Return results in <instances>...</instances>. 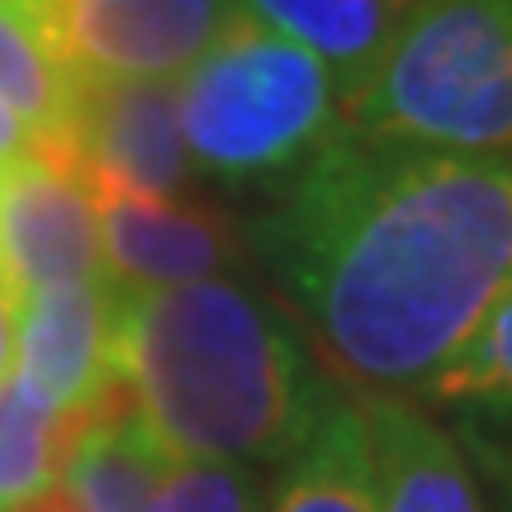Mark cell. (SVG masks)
<instances>
[{"instance_id":"cell-1","label":"cell","mask_w":512,"mask_h":512,"mask_svg":"<svg viewBox=\"0 0 512 512\" xmlns=\"http://www.w3.org/2000/svg\"><path fill=\"white\" fill-rule=\"evenodd\" d=\"M256 247L342 380L366 399L422 394L512 285V152L342 124L256 223Z\"/></svg>"},{"instance_id":"cell-18","label":"cell","mask_w":512,"mask_h":512,"mask_svg":"<svg viewBox=\"0 0 512 512\" xmlns=\"http://www.w3.org/2000/svg\"><path fill=\"white\" fill-rule=\"evenodd\" d=\"M34 147H38V143H34V133H29V128L19 124L15 114L0 105V166L19 162V157H29Z\"/></svg>"},{"instance_id":"cell-10","label":"cell","mask_w":512,"mask_h":512,"mask_svg":"<svg viewBox=\"0 0 512 512\" xmlns=\"http://www.w3.org/2000/svg\"><path fill=\"white\" fill-rule=\"evenodd\" d=\"M375 512H484L460 446L408 399H361Z\"/></svg>"},{"instance_id":"cell-5","label":"cell","mask_w":512,"mask_h":512,"mask_svg":"<svg viewBox=\"0 0 512 512\" xmlns=\"http://www.w3.org/2000/svg\"><path fill=\"white\" fill-rule=\"evenodd\" d=\"M238 0H38L34 15L81 81L185 76L238 15Z\"/></svg>"},{"instance_id":"cell-4","label":"cell","mask_w":512,"mask_h":512,"mask_svg":"<svg viewBox=\"0 0 512 512\" xmlns=\"http://www.w3.org/2000/svg\"><path fill=\"white\" fill-rule=\"evenodd\" d=\"M176 110L190 166L233 185L299 171L342 128L328 67L247 10L181 76Z\"/></svg>"},{"instance_id":"cell-2","label":"cell","mask_w":512,"mask_h":512,"mask_svg":"<svg viewBox=\"0 0 512 512\" xmlns=\"http://www.w3.org/2000/svg\"><path fill=\"white\" fill-rule=\"evenodd\" d=\"M119 380L166 460L285 465L332 413L299 332L238 280L124 290Z\"/></svg>"},{"instance_id":"cell-17","label":"cell","mask_w":512,"mask_h":512,"mask_svg":"<svg viewBox=\"0 0 512 512\" xmlns=\"http://www.w3.org/2000/svg\"><path fill=\"white\" fill-rule=\"evenodd\" d=\"M271 484L261 465L233 460H166L143 512H266Z\"/></svg>"},{"instance_id":"cell-21","label":"cell","mask_w":512,"mask_h":512,"mask_svg":"<svg viewBox=\"0 0 512 512\" xmlns=\"http://www.w3.org/2000/svg\"><path fill=\"white\" fill-rule=\"evenodd\" d=\"M0 5H38V0H0Z\"/></svg>"},{"instance_id":"cell-9","label":"cell","mask_w":512,"mask_h":512,"mask_svg":"<svg viewBox=\"0 0 512 512\" xmlns=\"http://www.w3.org/2000/svg\"><path fill=\"white\" fill-rule=\"evenodd\" d=\"M100 228V261L119 290H166L219 275L233 256V228L200 204L152 195H91Z\"/></svg>"},{"instance_id":"cell-8","label":"cell","mask_w":512,"mask_h":512,"mask_svg":"<svg viewBox=\"0 0 512 512\" xmlns=\"http://www.w3.org/2000/svg\"><path fill=\"white\" fill-rule=\"evenodd\" d=\"M67 152L91 195L176 200V190L190 181L176 86L171 81H86Z\"/></svg>"},{"instance_id":"cell-22","label":"cell","mask_w":512,"mask_h":512,"mask_svg":"<svg viewBox=\"0 0 512 512\" xmlns=\"http://www.w3.org/2000/svg\"><path fill=\"white\" fill-rule=\"evenodd\" d=\"M0 181H5V166H0Z\"/></svg>"},{"instance_id":"cell-13","label":"cell","mask_w":512,"mask_h":512,"mask_svg":"<svg viewBox=\"0 0 512 512\" xmlns=\"http://www.w3.org/2000/svg\"><path fill=\"white\" fill-rule=\"evenodd\" d=\"M86 81L62 62L34 5H0V105L34 133L38 147L72 143Z\"/></svg>"},{"instance_id":"cell-11","label":"cell","mask_w":512,"mask_h":512,"mask_svg":"<svg viewBox=\"0 0 512 512\" xmlns=\"http://www.w3.org/2000/svg\"><path fill=\"white\" fill-rule=\"evenodd\" d=\"M162 470L166 451L119 384L86 418L57 484L24 512H143Z\"/></svg>"},{"instance_id":"cell-3","label":"cell","mask_w":512,"mask_h":512,"mask_svg":"<svg viewBox=\"0 0 512 512\" xmlns=\"http://www.w3.org/2000/svg\"><path fill=\"white\" fill-rule=\"evenodd\" d=\"M351 133L437 152H512V0H408Z\"/></svg>"},{"instance_id":"cell-19","label":"cell","mask_w":512,"mask_h":512,"mask_svg":"<svg viewBox=\"0 0 512 512\" xmlns=\"http://www.w3.org/2000/svg\"><path fill=\"white\" fill-rule=\"evenodd\" d=\"M15 290L5 285V275H0V380L15 370Z\"/></svg>"},{"instance_id":"cell-7","label":"cell","mask_w":512,"mask_h":512,"mask_svg":"<svg viewBox=\"0 0 512 512\" xmlns=\"http://www.w3.org/2000/svg\"><path fill=\"white\" fill-rule=\"evenodd\" d=\"M0 275L15 299L105 275L95 200L67 147H34L0 181Z\"/></svg>"},{"instance_id":"cell-6","label":"cell","mask_w":512,"mask_h":512,"mask_svg":"<svg viewBox=\"0 0 512 512\" xmlns=\"http://www.w3.org/2000/svg\"><path fill=\"white\" fill-rule=\"evenodd\" d=\"M124 290L110 275L34 290L15 304L10 380L48 413L86 418L119 389Z\"/></svg>"},{"instance_id":"cell-20","label":"cell","mask_w":512,"mask_h":512,"mask_svg":"<svg viewBox=\"0 0 512 512\" xmlns=\"http://www.w3.org/2000/svg\"><path fill=\"white\" fill-rule=\"evenodd\" d=\"M498 479H503V512H512V460H503Z\"/></svg>"},{"instance_id":"cell-16","label":"cell","mask_w":512,"mask_h":512,"mask_svg":"<svg viewBox=\"0 0 512 512\" xmlns=\"http://www.w3.org/2000/svg\"><path fill=\"white\" fill-rule=\"evenodd\" d=\"M422 399L512 413V285L484 313V323L470 332V342L451 356V366L422 389Z\"/></svg>"},{"instance_id":"cell-14","label":"cell","mask_w":512,"mask_h":512,"mask_svg":"<svg viewBox=\"0 0 512 512\" xmlns=\"http://www.w3.org/2000/svg\"><path fill=\"white\" fill-rule=\"evenodd\" d=\"M266 512H375L366 432L356 403H332V413L318 422L304 451L280 465Z\"/></svg>"},{"instance_id":"cell-15","label":"cell","mask_w":512,"mask_h":512,"mask_svg":"<svg viewBox=\"0 0 512 512\" xmlns=\"http://www.w3.org/2000/svg\"><path fill=\"white\" fill-rule=\"evenodd\" d=\"M86 418L48 413L10 375L0 380V512H24L53 489Z\"/></svg>"},{"instance_id":"cell-12","label":"cell","mask_w":512,"mask_h":512,"mask_svg":"<svg viewBox=\"0 0 512 512\" xmlns=\"http://www.w3.org/2000/svg\"><path fill=\"white\" fill-rule=\"evenodd\" d=\"M238 5L318 57L347 110L351 95L380 67L408 0H238Z\"/></svg>"}]
</instances>
